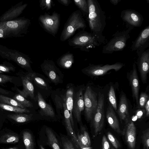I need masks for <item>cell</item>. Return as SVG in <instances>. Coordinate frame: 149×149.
Masks as SVG:
<instances>
[{
    "label": "cell",
    "instance_id": "6",
    "mask_svg": "<svg viewBox=\"0 0 149 149\" xmlns=\"http://www.w3.org/2000/svg\"><path fill=\"white\" fill-rule=\"evenodd\" d=\"M124 64L120 62H117L110 65L107 64L95 65L90 64L87 67L82 70L84 74L91 77L103 76L111 70H113L116 72L122 68Z\"/></svg>",
    "mask_w": 149,
    "mask_h": 149
},
{
    "label": "cell",
    "instance_id": "3",
    "mask_svg": "<svg viewBox=\"0 0 149 149\" xmlns=\"http://www.w3.org/2000/svg\"><path fill=\"white\" fill-rule=\"evenodd\" d=\"M86 27L81 12L79 10L73 12L65 23L60 40L64 42L69 39L79 29L84 30Z\"/></svg>",
    "mask_w": 149,
    "mask_h": 149
},
{
    "label": "cell",
    "instance_id": "15",
    "mask_svg": "<svg viewBox=\"0 0 149 149\" xmlns=\"http://www.w3.org/2000/svg\"><path fill=\"white\" fill-rule=\"evenodd\" d=\"M41 66L42 71L52 82L56 84L59 82L60 78L56 72L57 68L53 61L45 60Z\"/></svg>",
    "mask_w": 149,
    "mask_h": 149
},
{
    "label": "cell",
    "instance_id": "12",
    "mask_svg": "<svg viewBox=\"0 0 149 149\" xmlns=\"http://www.w3.org/2000/svg\"><path fill=\"white\" fill-rule=\"evenodd\" d=\"M127 77L131 87L133 98L137 108H139V93L140 85L135 63H133L132 69L127 73Z\"/></svg>",
    "mask_w": 149,
    "mask_h": 149
},
{
    "label": "cell",
    "instance_id": "7",
    "mask_svg": "<svg viewBox=\"0 0 149 149\" xmlns=\"http://www.w3.org/2000/svg\"><path fill=\"white\" fill-rule=\"evenodd\" d=\"M97 94L89 86L86 89L83 95L84 115L87 121L91 120L98 104Z\"/></svg>",
    "mask_w": 149,
    "mask_h": 149
},
{
    "label": "cell",
    "instance_id": "4",
    "mask_svg": "<svg viewBox=\"0 0 149 149\" xmlns=\"http://www.w3.org/2000/svg\"><path fill=\"white\" fill-rule=\"evenodd\" d=\"M133 29L129 27L127 29L116 32L112 35V38L103 47L102 53L111 54L114 52L123 51L130 37V32Z\"/></svg>",
    "mask_w": 149,
    "mask_h": 149
},
{
    "label": "cell",
    "instance_id": "28",
    "mask_svg": "<svg viewBox=\"0 0 149 149\" xmlns=\"http://www.w3.org/2000/svg\"><path fill=\"white\" fill-rule=\"evenodd\" d=\"M61 145L63 149H77L74 144L67 136L60 135Z\"/></svg>",
    "mask_w": 149,
    "mask_h": 149
},
{
    "label": "cell",
    "instance_id": "49",
    "mask_svg": "<svg viewBox=\"0 0 149 149\" xmlns=\"http://www.w3.org/2000/svg\"><path fill=\"white\" fill-rule=\"evenodd\" d=\"M39 147H40V149H45L44 148V147L42 145H40Z\"/></svg>",
    "mask_w": 149,
    "mask_h": 149
},
{
    "label": "cell",
    "instance_id": "43",
    "mask_svg": "<svg viewBox=\"0 0 149 149\" xmlns=\"http://www.w3.org/2000/svg\"><path fill=\"white\" fill-rule=\"evenodd\" d=\"M60 3L65 6H68L71 2L70 0H57Z\"/></svg>",
    "mask_w": 149,
    "mask_h": 149
},
{
    "label": "cell",
    "instance_id": "19",
    "mask_svg": "<svg viewBox=\"0 0 149 149\" xmlns=\"http://www.w3.org/2000/svg\"><path fill=\"white\" fill-rule=\"evenodd\" d=\"M128 109L126 97L124 93H123L120 95L118 108L116 111L121 121H125L130 116Z\"/></svg>",
    "mask_w": 149,
    "mask_h": 149
},
{
    "label": "cell",
    "instance_id": "37",
    "mask_svg": "<svg viewBox=\"0 0 149 149\" xmlns=\"http://www.w3.org/2000/svg\"><path fill=\"white\" fill-rule=\"evenodd\" d=\"M53 3L52 0H41L39 1V6L42 10H48L52 8Z\"/></svg>",
    "mask_w": 149,
    "mask_h": 149
},
{
    "label": "cell",
    "instance_id": "48",
    "mask_svg": "<svg viewBox=\"0 0 149 149\" xmlns=\"http://www.w3.org/2000/svg\"><path fill=\"white\" fill-rule=\"evenodd\" d=\"M3 35V31L2 29H0V37H2Z\"/></svg>",
    "mask_w": 149,
    "mask_h": 149
},
{
    "label": "cell",
    "instance_id": "21",
    "mask_svg": "<svg viewBox=\"0 0 149 149\" xmlns=\"http://www.w3.org/2000/svg\"><path fill=\"white\" fill-rule=\"evenodd\" d=\"M74 90L72 88L68 89L66 92L65 101L67 108L68 111L70 115L71 123L73 129L74 128V123L72 117V110L73 104Z\"/></svg>",
    "mask_w": 149,
    "mask_h": 149
},
{
    "label": "cell",
    "instance_id": "27",
    "mask_svg": "<svg viewBox=\"0 0 149 149\" xmlns=\"http://www.w3.org/2000/svg\"><path fill=\"white\" fill-rule=\"evenodd\" d=\"M0 107L4 110L16 113H29L30 111L26 108H22L14 106L0 103Z\"/></svg>",
    "mask_w": 149,
    "mask_h": 149
},
{
    "label": "cell",
    "instance_id": "22",
    "mask_svg": "<svg viewBox=\"0 0 149 149\" xmlns=\"http://www.w3.org/2000/svg\"><path fill=\"white\" fill-rule=\"evenodd\" d=\"M74 61L73 54L68 52L61 56L58 60V63L61 67L65 69L71 67Z\"/></svg>",
    "mask_w": 149,
    "mask_h": 149
},
{
    "label": "cell",
    "instance_id": "41",
    "mask_svg": "<svg viewBox=\"0 0 149 149\" xmlns=\"http://www.w3.org/2000/svg\"><path fill=\"white\" fill-rule=\"evenodd\" d=\"M17 62L23 66H29L28 62L23 57H18L17 59Z\"/></svg>",
    "mask_w": 149,
    "mask_h": 149
},
{
    "label": "cell",
    "instance_id": "33",
    "mask_svg": "<svg viewBox=\"0 0 149 149\" xmlns=\"http://www.w3.org/2000/svg\"><path fill=\"white\" fill-rule=\"evenodd\" d=\"M73 2L75 5L82 11L88 14V7L87 0H74Z\"/></svg>",
    "mask_w": 149,
    "mask_h": 149
},
{
    "label": "cell",
    "instance_id": "2",
    "mask_svg": "<svg viewBox=\"0 0 149 149\" xmlns=\"http://www.w3.org/2000/svg\"><path fill=\"white\" fill-rule=\"evenodd\" d=\"M101 43L96 36L84 30L79 31L68 41L70 46L86 52L99 46Z\"/></svg>",
    "mask_w": 149,
    "mask_h": 149
},
{
    "label": "cell",
    "instance_id": "1",
    "mask_svg": "<svg viewBox=\"0 0 149 149\" xmlns=\"http://www.w3.org/2000/svg\"><path fill=\"white\" fill-rule=\"evenodd\" d=\"M88 7V21L92 33L96 36L102 43H104L105 37L103 32L106 25L105 12L102 10L97 0H87Z\"/></svg>",
    "mask_w": 149,
    "mask_h": 149
},
{
    "label": "cell",
    "instance_id": "34",
    "mask_svg": "<svg viewBox=\"0 0 149 149\" xmlns=\"http://www.w3.org/2000/svg\"><path fill=\"white\" fill-rule=\"evenodd\" d=\"M148 99L149 96L148 94L144 92H141L139 98V108L144 109Z\"/></svg>",
    "mask_w": 149,
    "mask_h": 149
},
{
    "label": "cell",
    "instance_id": "29",
    "mask_svg": "<svg viewBox=\"0 0 149 149\" xmlns=\"http://www.w3.org/2000/svg\"><path fill=\"white\" fill-rule=\"evenodd\" d=\"M19 141V138L17 135L9 133L2 136L0 138V142L4 143H15Z\"/></svg>",
    "mask_w": 149,
    "mask_h": 149
},
{
    "label": "cell",
    "instance_id": "51",
    "mask_svg": "<svg viewBox=\"0 0 149 149\" xmlns=\"http://www.w3.org/2000/svg\"><path fill=\"white\" fill-rule=\"evenodd\" d=\"M2 72H2V71H1V70H0V73H1Z\"/></svg>",
    "mask_w": 149,
    "mask_h": 149
},
{
    "label": "cell",
    "instance_id": "20",
    "mask_svg": "<svg viewBox=\"0 0 149 149\" xmlns=\"http://www.w3.org/2000/svg\"><path fill=\"white\" fill-rule=\"evenodd\" d=\"M37 100L39 106L45 116L54 117L55 113L52 107L47 103L41 94L38 92L37 95Z\"/></svg>",
    "mask_w": 149,
    "mask_h": 149
},
{
    "label": "cell",
    "instance_id": "8",
    "mask_svg": "<svg viewBox=\"0 0 149 149\" xmlns=\"http://www.w3.org/2000/svg\"><path fill=\"white\" fill-rule=\"evenodd\" d=\"M104 98L103 94L99 93L98 94V104L97 109L91 120L96 135L103 128L104 121Z\"/></svg>",
    "mask_w": 149,
    "mask_h": 149
},
{
    "label": "cell",
    "instance_id": "9",
    "mask_svg": "<svg viewBox=\"0 0 149 149\" xmlns=\"http://www.w3.org/2000/svg\"><path fill=\"white\" fill-rule=\"evenodd\" d=\"M120 17L123 21L126 23L127 26L133 28L139 27L142 24L143 18L138 11L131 9L122 11Z\"/></svg>",
    "mask_w": 149,
    "mask_h": 149
},
{
    "label": "cell",
    "instance_id": "38",
    "mask_svg": "<svg viewBox=\"0 0 149 149\" xmlns=\"http://www.w3.org/2000/svg\"><path fill=\"white\" fill-rule=\"evenodd\" d=\"M107 136L108 140L115 148L118 149L120 147V144L119 141L111 132H108Z\"/></svg>",
    "mask_w": 149,
    "mask_h": 149
},
{
    "label": "cell",
    "instance_id": "47",
    "mask_svg": "<svg viewBox=\"0 0 149 149\" xmlns=\"http://www.w3.org/2000/svg\"><path fill=\"white\" fill-rule=\"evenodd\" d=\"M0 93L3 94H7L9 93V92L5 89H4L0 87Z\"/></svg>",
    "mask_w": 149,
    "mask_h": 149
},
{
    "label": "cell",
    "instance_id": "25",
    "mask_svg": "<svg viewBox=\"0 0 149 149\" xmlns=\"http://www.w3.org/2000/svg\"><path fill=\"white\" fill-rule=\"evenodd\" d=\"M23 135L26 149H35L33 138L31 133L25 131L23 132Z\"/></svg>",
    "mask_w": 149,
    "mask_h": 149
},
{
    "label": "cell",
    "instance_id": "24",
    "mask_svg": "<svg viewBox=\"0 0 149 149\" xmlns=\"http://www.w3.org/2000/svg\"><path fill=\"white\" fill-rule=\"evenodd\" d=\"M81 129L76 135L79 143L85 147H90L91 141L88 132L84 127L81 126Z\"/></svg>",
    "mask_w": 149,
    "mask_h": 149
},
{
    "label": "cell",
    "instance_id": "42",
    "mask_svg": "<svg viewBox=\"0 0 149 149\" xmlns=\"http://www.w3.org/2000/svg\"><path fill=\"white\" fill-rule=\"evenodd\" d=\"M6 25L9 27L15 28L18 27V25L16 22L14 21H8L6 23Z\"/></svg>",
    "mask_w": 149,
    "mask_h": 149
},
{
    "label": "cell",
    "instance_id": "14",
    "mask_svg": "<svg viewBox=\"0 0 149 149\" xmlns=\"http://www.w3.org/2000/svg\"><path fill=\"white\" fill-rule=\"evenodd\" d=\"M83 90V89L81 88L74 95L73 101L72 113L79 122L81 121V112L84 109Z\"/></svg>",
    "mask_w": 149,
    "mask_h": 149
},
{
    "label": "cell",
    "instance_id": "36",
    "mask_svg": "<svg viewBox=\"0 0 149 149\" xmlns=\"http://www.w3.org/2000/svg\"><path fill=\"white\" fill-rule=\"evenodd\" d=\"M30 78L39 87L47 89V85L46 82L41 78L36 76L34 74L31 75Z\"/></svg>",
    "mask_w": 149,
    "mask_h": 149
},
{
    "label": "cell",
    "instance_id": "26",
    "mask_svg": "<svg viewBox=\"0 0 149 149\" xmlns=\"http://www.w3.org/2000/svg\"><path fill=\"white\" fill-rule=\"evenodd\" d=\"M32 114H16L8 115L7 116L16 122L22 123L29 121L32 119Z\"/></svg>",
    "mask_w": 149,
    "mask_h": 149
},
{
    "label": "cell",
    "instance_id": "11",
    "mask_svg": "<svg viewBox=\"0 0 149 149\" xmlns=\"http://www.w3.org/2000/svg\"><path fill=\"white\" fill-rule=\"evenodd\" d=\"M149 46V25L146 26L140 33L132 42V51H136L137 54L144 51Z\"/></svg>",
    "mask_w": 149,
    "mask_h": 149
},
{
    "label": "cell",
    "instance_id": "10",
    "mask_svg": "<svg viewBox=\"0 0 149 149\" xmlns=\"http://www.w3.org/2000/svg\"><path fill=\"white\" fill-rule=\"evenodd\" d=\"M137 64L140 78L143 84H146L149 71V49L137 54Z\"/></svg>",
    "mask_w": 149,
    "mask_h": 149
},
{
    "label": "cell",
    "instance_id": "46",
    "mask_svg": "<svg viewBox=\"0 0 149 149\" xmlns=\"http://www.w3.org/2000/svg\"><path fill=\"white\" fill-rule=\"evenodd\" d=\"M121 0H110V2L114 5H116Z\"/></svg>",
    "mask_w": 149,
    "mask_h": 149
},
{
    "label": "cell",
    "instance_id": "31",
    "mask_svg": "<svg viewBox=\"0 0 149 149\" xmlns=\"http://www.w3.org/2000/svg\"><path fill=\"white\" fill-rule=\"evenodd\" d=\"M109 100L113 109L115 111L117 110V101L113 87L111 85L109 89Z\"/></svg>",
    "mask_w": 149,
    "mask_h": 149
},
{
    "label": "cell",
    "instance_id": "13",
    "mask_svg": "<svg viewBox=\"0 0 149 149\" xmlns=\"http://www.w3.org/2000/svg\"><path fill=\"white\" fill-rule=\"evenodd\" d=\"M125 125L122 132L130 149H134L136 144V127L132 121L128 117L125 120Z\"/></svg>",
    "mask_w": 149,
    "mask_h": 149
},
{
    "label": "cell",
    "instance_id": "35",
    "mask_svg": "<svg viewBox=\"0 0 149 149\" xmlns=\"http://www.w3.org/2000/svg\"><path fill=\"white\" fill-rule=\"evenodd\" d=\"M143 149H149V129L148 128L143 132L141 136Z\"/></svg>",
    "mask_w": 149,
    "mask_h": 149
},
{
    "label": "cell",
    "instance_id": "40",
    "mask_svg": "<svg viewBox=\"0 0 149 149\" xmlns=\"http://www.w3.org/2000/svg\"><path fill=\"white\" fill-rule=\"evenodd\" d=\"M102 149H109L110 145L107 139L106 136H103L102 140Z\"/></svg>",
    "mask_w": 149,
    "mask_h": 149
},
{
    "label": "cell",
    "instance_id": "44",
    "mask_svg": "<svg viewBox=\"0 0 149 149\" xmlns=\"http://www.w3.org/2000/svg\"><path fill=\"white\" fill-rule=\"evenodd\" d=\"M144 109L145 110L146 116L148 117L149 115V99L147 100L146 104Z\"/></svg>",
    "mask_w": 149,
    "mask_h": 149
},
{
    "label": "cell",
    "instance_id": "39",
    "mask_svg": "<svg viewBox=\"0 0 149 149\" xmlns=\"http://www.w3.org/2000/svg\"><path fill=\"white\" fill-rule=\"evenodd\" d=\"M13 78L10 76L6 75H0V83H4L8 81H11Z\"/></svg>",
    "mask_w": 149,
    "mask_h": 149
},
{
    "label": "cell",
    "instance_id": "18",
    "mask_svg": "<svg viewBox=\"0 0 149 149\" xmlns=\"http://www.w3.org/2000/svg\"><path fill=\"white\" fill-rule=\"evenodd\" d=\"M23 88L22 90L17 89L19 94L24 98L28 97L35 100L34 88L31 81L30 77L26 76L22 77Z\"/></svg>",
    "mask_w": 149,
    "mask_h": 149
},
{
    "label": "cell",
    "instance_id": "32",
    "mask_svg": "<svg viewBox=\"0 0 149 149\" xmlns=\"http://www.w3.org/2000/svg\"><path fill=\"white\" fill-rule=\"evenodd\" d=\"M13 98L14 100L25 107H33V104L31 102L27 100L19 94L15 95Z\"/></svg>",
    "mask_w": 149,
    "mask_h": 149
},
{
    "label": "cell",
    "instance_id": "45",
    "mask_svg": "<svg viewBox=\"0 0 149 149\" xmlns=\"http://www.w3.org/2000/svg\"><path fill=\"white\" fill-rule=\"evenodd\" d=\"M9 69L7 68L0 65V70L3 72H9Z\"/></svg>",
    "mask_w": 149,
    "mask_h": 149
},
{
    "label": "cell",
    "instance_id": "5",
    "mask_svg": "<svg viewBox=\"0 0 149 149\" xmlns=\"http://www.w3.org/2000/svg\"><path fill=\"white\" fill-rule=\"evenodd\" d=\"M38 22L40 26L46 32L55 37L60 25V14L55 11L52 14L45 13L40 15Z\"/></svg>",
    "mask_w": 149,
    "mask_h": 149
},
{
    "label": "cell",
    "instance_id": "50",
    "mask_svg": "<svg viewBox=\"0 0 149 149\" xmlns=\"http://www.w3.org/2000/svg\"><path fill=\"white\" fill-rule=\"evenodd\" d=\"M8 149H17V148L15 147H13V148H9Z\"/></svg>",
    "mask_w": 149,
    "mask_h": 149
},
{
    "label": "cell",
    "instance_id": "16",
    "mask_svg": "<svg viewBox=\"0 0 149 149\" xmlns=\"http://www.w3.org/2000/svg\"><path fill=\"white\" fill-rule=\"evenodd\" d=\"M64 116V122L65 128L68 135L74 144L77 149H79V144L77 135L72 128L71 123L70 115L64 101L63 104Z\"/></svg>",
    "mask_w": 149,
    "mask_h": 149
},
{
    "label": "cell",
    "instance_id": "23",
    "mask_svg": "<svg viewBox=\"0 0 149 149\" xmlns=\"http://www.w3.org/2000/svg\"><path fill=\"white\" fill-rule=\"evenodd\" d=\"M48 144L52 149H61L59 143L55 133L49 127L46 129Z\"/></svg>",
    "mask_w": 149,
    "mask_h": 149
},
{
    "label": "cell",
    "instance_id": "30",
    "mask_svg": "<svg viewBox=\"0 0 149 149\" xmlns=\"http://www.w3.org/2000/svg\"><path fill=\"white\" fill-rule=\"evenodd\" d=\"M0 102L6 104L25 108V107L18 102L14 99H12L3 95H0Z\"/></svg>",
    "mask_w": 149,
    "mask_h": 149
},
{
    "label": "cell",
    "instance_id": "17",
    "mask_svg": "<svg viewBox=\"0 0 149 149\" xmlns=\"http://www.w3.org/2000/svg\"><path fill=\"white\" fill-rule=\"evenodd\" d=\"M106 117L109 125L114 131L118 134L122 133L120 129L118 120L113 109L109 103L107 109Z\"/></svg>",
    "mask_w": 149,
    "mask_h": 149
}]
</instances>
